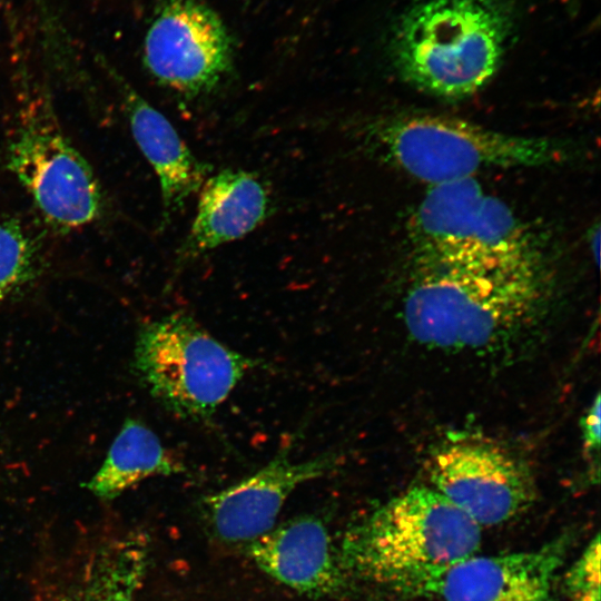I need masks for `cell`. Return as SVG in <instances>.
<instances>
[{
    "label": "cell",
    "mask_w": 601,
    "mask_h": 601,
    "mask_svg": "<svg viewBox=\"0 0 601 601\" xmlns=\"http://www.w3.org/2000/svg\"><path fill=\"white\" fill-rule=\"evenodd\" d=\"M564 589L570 601H601L599 534L566 571Z\"/></svg>",
    "instance_id": "ac0fdd59"
},
{
    "label": "cell",
    "mask_w": 601,
    "mask_h": 601,
    "mask_svg": "<svg viewBox=\"0 0 601 601\" xmlns=\"http://www.w3.org/2000/svg\"><path fill=\"white\" fill-rule=\"evenodd\" d=\"M144 566L125 558L105 559L87 569L60 601H136Z\"/></svg>",
    "instance_id": "2e32d148"
},
{
    "label": "cell",
    "mask_w": 601,
    "mask_h": 601,
    "mask_svg": "<svg viewBox=\"0 0 601 601\" xmlns=\"http://www.w3.org/2000/svg\"><path fill=\"white\" fill-rule=\"evenodd\" d=\"M131 134L158 177L164 216L168 218L199 191L206 180L203 165L169 120L118 75H114Z\"/></svg>",
    "instance_id": "5bb4252c"
},
{
    "label": "cell",
    "mask_w": 601,
    "mask_h": 601,
    "mask_svg": "<svg viewBox=\"0 0 601 601\" xmlns=\"http://www.w3.org/2000/svg\"><path fill=\"white\" fill-rule=\"evenodd\" d=\"M183 471L151 428L129 418L87 486L96 496L112 499L147 477Z\"/></svg>",
    "instance_id": "9a60e30c"
},
{
    "label": "cell",
    "mask_w": 601,
    "mask_h": 601,
    "mask_svg": "<svg viewBox=\"0 0 601 601\" xmlns=\"http://www.w3.org/2000/svg\"><path fill=\"white\" fill-rule=\"evenodd\" d=\"M135 365L152 396L187 420L209 418L256 362L225 345L185 313L146 324Z\"/></svg>",
    "instance_id": "8992f818"
},
{
    "label": "cell",
    "mask_w": 601,
    "mask_h": 601,
    "mask_svg": "<svg viewBox=\"0 0 601 601\" xmlns=\"http://www.w3.org/2000/svg\"><path fill=\"white\" fill-rule=\"evenodd\" d=\"M374 131L392 164L430 186L474 177L483 169L540 167L566 158L556 140L504 134L445 116H397Z\"/></svg>",
    "instance_id": "5b68a950"
},
{
    "label": "cell",
    "mask_w": 601,
    "mask_h": 601,
    "mask_svg": "<svg viewBox=\"0 0 601 601\" xmlns=\"http://www.w3.org/2000/svg\"><path fill=\"white\" fill-rule=\"evenodd\" d=\"M283 447L262 469L205 501L215 534L228 543H252L269 532L289 495L302 484L322 477L337 464L335 453L294 461Z\"/></svg>",
    "instance_id": "8fae6325"
},
{
    "label": "cell",
    "mask_w": 601,
    "mask_h": 601,
    "mask_svg": "<svg viewBox=\"0 0 601 601\" xmlns=\"http://www.w3.org/2000/svg\"><path fill=\"white\" fill-rule=\"evenodd\" d=\"M572 536L493 555L472 554L431 571L400 592L437 601H550Z\"/></svg>",
    "instance_id": "30bf717a"
},
{
    "label": "cell",
    "mask_w": 601,
    "mask_h": 601,
    "mask_svg": "<svg viewBox=\"0 0 601 601\" xmlns=\"http://www.w3.org/2000/svg\"><path fill=\"white\" fill-rule=\"evenodd\" d=\"M8 165L52 225L77 228L99 216L98 181L63 135L48 99L32 98L20 104Z\"/></svg>",
    "instance_id": "52a82bcc"
},
{
    "label": "cell",
    "mask_w": 601,
    "mask_h": 601,
    "mask_svg": "<svg viewBox=\"0 0 601 601\" xmlns=\"http://www.w3.org/2000/svg\"><path fill=\"white\" fill-rule=\"evenodd\" d=\"M402 314L410 336L444 352H501L542 319L544 265L499 269L414 265Z\"/></svg>",
    "instance_id": "6da1fadb"
},
{
    "label": "cell",
    "mask_w": 601,
    "mask_h": 601,
    "mask_svg": "<svg viewBox=\"0 0 601 601\" xmlns=\"http://www.w3.org/2000/svg\"><path fill=\"white\" fill-rule=\"evenodd\" d=\"M600 395L598 394L582 421L584 445L591 451H598L600 447Z\"/></svg>",
    "instance_id": "d6986e66"
},
{
    "label": "cell",
    "mask_w": 601,
    "mask_h": 601,
    "mask_svg": "<svg viewBox=\"0 0 601 601\" xmlns=\"http://www.w3.org/2000/svg\"><path fill=\"white\" fill-rule=\"evenodd\" d=\"M408 230L416 266L499 269L544 265L530 228L475 177L430 186Z\"/></svg>",
    "instance_id": "277c9868"
},
{
    "label": "cell",
    "mask_w": 601,
    "mask_h": 601,
    "mask_svg": "<svg viewBox=\"0 0 601 601\" xmlns=\"http://www.w3.org/2000/svg\"><path fill=\"white\" fill-rule=\"evenodd\" d=\"M248 552L264 573L300 593L324 595L343 582L328 530L315 515L275 525L249 543Z\"/></svg>",
    "instance_id": "7c38bea8"
},
{
    "label": "cell",
    "mask_w": 601,
    "mask_h": 601,
    "mask_svg": "<svg viewBox=\"0 0 601 601\" xmlns=\"http://www.w3.org/2000/svg\"><path fill=\"white\" fill-rule=\"evenodd\" d=\"M144 60L156 80L194 97L231 71L234 42L215 10L200 0H164L148 27Z\"/></svg>",
    "instance_id": "ba28073f"
},
{
    "label": "cell",
    "mask_w": 601,
    "mask_h": 601,
    "mask_svg": "<svg viewBox=\"0 0 601 601\" xmlns=\"http://www.w3.org/2000/svg\"><path fill=\"white\" fill-rule=\"evenodd\" d=\"M199 191L196 215L179 252L183 260L249 234L269 210L266 189L245 170L225 169L206 179Z\"/></svg>",
    "instance_id": "4fadbf2b"
},
{
    "label": "cell",
    "mask_w": 601,
    "mask_h": 601,
    "mask_svg": "<svg viewBox=\"0 0 601 601\" xmlns=\"http://www.w3.org/2000/svg\"><path fill=\"white\" fill-rule=\"evenodd\" d=\"M32 257V247L21 228L12 221L0 220V300L29 274Z\"/></svg>",
    "instance_id": "e0dca14e"
},
{
    "label": "cell",
    "mask_w": 601,
    "mask_h": 601,
    "mask_svg": "<svg viewBox=\"0 0 601 601\" xmlns=\"http://www.w3.org/2000/svg\"><path fill=\"white\" fill-rule=\"evenodd\" d=\"M511 22L501 0H421L395 23L390 57L401 78L421 91L466 98L500 68Z\"/></svg>",
    "instance_id": "7a4b0ae2"
},
{
    "label": "cell",
    "mask_w": 601,
    "mask_h": 601,
    "mask_svg": "<svg viewBox=\"0 0 601 601\" xmlns=\"http://www.w3.org/2000/svg\"><path fill=\"white\" fill-rule=\"evenodd\" d=\"M482 528L432 486H414L354 524L337 554L343 574L400 592L475 554Z\"/></svg>",
    "instance_id": "3957f363"
},
{
    "label": "cell",
    "mask_w": 601,
    "mask_h": 601,
    "mask_svg": "<svg viewBox=\"0 0 601 601\" xmlns=\"http://www.w3.org/2000/svg\"><path fill=\"white\" fill-rule=\"evenodd\" d=\"M431 486L481 528L508 522L535 497L528 466L503 447L484 441H452L427 463Z\"/></svg>",
    "instance_id": "9c48e42d"
}]
</instances>
